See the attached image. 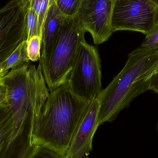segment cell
Here are the masks:
<instances>
[{
  "label": "cell",
  "instance_id": "6da1fadb",
  "mask_svg": "<svg viewBox=\"0 0 158 158\" xmlns=\"http://www.w3.org/2000/svg\"><path fill=\"white\" fill-rule=\"evenodd\" d=\"M0 83L6 88L16 142L27 144L32 141L34 127L50 94L40 66L37 68L29 63L11 69Z\"/></svg>",
  "mask_w": 158,
  "mask_h": 158
},
{
  "label": "cell",
  "instance_id": "7402d4cb",
  "mask_svg": "<svg viewBox=\"0 0 158 158\" xmlns=\"http://www.w3.org/2000/svg\"><path fill=\"white\" fill-rule=\"evenodd\" d=\"M155 26H158V7L156 15V20H155Z\"/></svg>",
  "mask_w": 158,
  "mask_h": 158
},
{
  "label": "cell",
  "instance_id": "5b68a950",
  "mask_svg": "<svg viewBox=\"0 0 158 158\" xmlns=\"http://www.w3.org/2000/svg\"><path fill=\"white\" fill-rule=\"evenodd\" d=\"M68 83L76 94L87 101L96 99L103 90L98 51L85 40L79 46Z\"/></svg>",
  "mask_w": 158,
  "mask_h": 158
},
{
  "label": "cell",
  "instance_id": "44dd1931",
  "mask_svg": "<svg viewBox=\"0 0 158 158\" xmlns=\"http://www.w3.org/2000/svg\"><path fill=\"white\" fill-rule=\"evenodd\" d=\"M91 151V150L90 149H86L74 158H89V155Z\"/></svg>",
  "mask_w": 158,
  "mask_h": 158
},
{
  "label": "cell",
  "instance_id": "e0dca14e",
  "mask_svg": "<svg viewBox=\"0 0 158 158\" xmlns=\"http://www.w3.org/2000/svg\"><path fill=\"white\" fill-rule=\"evenodd\" d=\"M28 41L31 37L39 36L41 38V33L39 27V20L37 14L29 4L28 9L27 19Z\"/></svg>",
  "mask_w": 158,
  "mask_h": 158
},
{
  "label": "cell",
  "instance_id": "7a4b0ae2",
  "mask_svg": "<svg viewBox=\"0 0 158 158\" xmlns=\"http://www.w3.org/2000/svg\"><path fill=\"white\" fill-rule=\"evenodd\" d=\"M90 101L76 94L68 83L50 92L34 127L32 144L66 156Z\"/></svg>",
  "mask_w": 158,
  "mask_h": 158
},
{
  "label": "cell",
  "instance_id": "7c38bea8",
  "mask_svg": "<svg viewBox=\"0 0 158 158\" xmlns=\"http://www.w3.org/2000/svg\"><path fill=\"white\" fill-rule=\"evenodd\" d=\"M27 41L20 44L11 55L0 64V80L11 69L19 68L30 63L27 52Z\"/></svg>",
  "mask_w": 158,
  "mask_h": 158
},
{
  "label": "cell",
  "instance_id": "8992f818",
  "mask_svg": "<svg viewBox=\"0 0 158 158\" xmlns=\"http://www.w3.org/2000/svg\"><path fill=\"white\" fill-rule=\"evenodd\" d=\"M29 0H10L0 9V64L28 40Z\"/></svg>",
  "mask_w": 158,
  "mask_h": 158
},
{
  "label": "cell",
  "instance_id": "277c9868",
  "mask_svg": "<svg viewBox=\"0 0 158 158\" xmlns=\"http://www.w3.org/2000/svg\"><path fill=\"white\" fill-rule=\"evenodd\" d=\"M85 30L77 17L65 18L43 77L50 92L68 82Z\"/></svg>",
  "mask_w": 158,
  "mask_h": 158
},
{
  "label": "cell",
  "instance_id": "52a82bcc",
  "mask_svg": "<svg viewBox=\"0 0 158 158\" xmlns=\"http://www.w3.org/2000/svg\"><path fill=\"white\" fill-rule=\"evenodd\" d=\"M158 7L151 0H115L112 31H131L147 35L155 25Z\"/></svg>",
  "mask_w": 158,
  "mask_h": 158
},
{
  "label": "cell",
  "instance_id": "3957f363",
  "mask_svg": "<svg viewBox=\"0 0 158 158\" xmlns=\"http://www.w3.org/2000/svg\"><path fill=\"white\" fill-rule=\"evenodd\" d=\"M157 72L158 48L139 47L129 54L124 67L97 98L99 126L114 121L134 98L150 90L151 78Z\"/></svg>",
  "mask_w": 158,
  "mask_h": 158
},
{
  "label": "cell",
  "instance_id": "8fae6325",
  "mask_svg": "<svg viewBox=\"0 0 158 158\" xmlns=\"http://www.w3.org/2000/svg\"><path fill=\"white\" fill-rule=\"evenodd\" d=\"M14 140L13 119L7 104L0 105V158H8Z\"/></svg>",
  "mask_w": 158,
  "mask_h": 158
},
{
  "label": "cell",
  "instance_id": "9c48e42d",
  "mask_svg": "<svg viewBox=\"0 0 158 158\" xmlns=\"http://www.w3.org/2000/svg\"><path fill=\"white\" fill-rule=\"evenodd\" d=\"M99 110L98 100L95 99L90 101L73 136L65 158H74L86 149L92 150L93 138L99 126Z\"/></svg>",
  "mask_w": 158,
  "mask_h": 158
},
{
  "label": "cell",
  "instance_id": "2e32d148",
  "mask_svg": "<svg viewBox=\"0 0 158 158\" xmlns=\"http://www.w3.org/2000/svg\"><path fill=\"white\" fill-rule=\"evenodd\" d=\"M28 158H65V156L40 144H33Z\"/></svg>",
  "mask_w": 158,
  "mask_h": 158
},
{
  "label": "cell",
  "instance_id": "4fadbf2b",
  "mask_svg": "<svg viewBox=\"0 0 158 158\" xmlns=\"http://www.w3.org/2000/svg\"><path fill=\"white\" fill-rule=\"evenodd\" d=\"M57 8L66 17L75 18L77 15L82 0H54Z\"/></svg>",
  "mask_w": 158,
  "mask_h": 158
},
{
  "label": "cell",
  "instance_id": "5bb4252c",
  "mask_svg": "<svg viewBox=\"0 0 158 158\" xmlns=\"http://www.w3.org/2000/svg\"><path fill=\"white\" fill-rule=\"evenodd\" d=\"M54 0H29V6L37 14L39 27L42 34L43 26L46 14Z\"/></svg>",
  "mask_w": 158,
  "mask_h": 158
},
{
  "label": "cell",
  "instance_id": "ffe728a7",
  "mask_svg": "<svg viewBox=\"0 0 158 158\" xmlns=\"http://www.w3.org/2000/svg\"><path fill=\"white\" fill-rule=\"evenodd\" d=\"M7 91L6 88L2 84L0 83V105L6 103Z\"/></svg>",
  "mask_w": 158,
  "mask_h": 158
},
{
  "label": "cell",
  "instance_id": "cb8c5ba5",
  "mask_svg": "<svg viewBox=\"0 0 158 158\" xmlns=\"http://www.w3.org/2000/svg\"><path fill=\"white\" fill-rule=\"evenodd\" d=\"M157 131H158V124H157Z\"/></svg>",
  "mask_w": 158,
  "mask_h": 158
},
{
  "label": "cell",
  "instance_id": "ac0fdd59",
  "mask_svg": "<svg viewBox=\"0 0 158 158\" xmlns=\"http://www.w3.org/2000/svg\"><path fill=\"white\" fill-rule=\"evenodd\" d=\"M147 49L158 48V26H154L151 31L146 35V38L140 46Z\"/></svg>",
  "mask_w": 158,
  "mask_h": 158
},
{
  "label": "cell",
  "instance_id": "30bf717a",
  "mask_svg": "<svg viewBox=\"0 0 158 158\" xmlns=\"http://www.w3.org/2000/svg\"><path fill=\"white\" fill-rule=\"evenodd\" d=\"M65 18L54 1L48 9L42 30L41 48L39 64L43 76L47 70L53 50Z\"/></svg>",
  "mask_w": 158,
  "mask_h": 158
},
{
  "label": "cell",
  "instance_id": "9a60e30c",
  "mask_svg": "<svg viewBox=\"0 0 158 158\" xmlns=\"http://www.w3.org/2000/svg\"><path fill=\"white\" fill-rule=\"evenodd\" d=\"M41 38L39 36L31 37L27 42V52L28 58L31 62H37L40 57Z\"/></svg>",
  "mask_w": 158,
  "mask_h": 158
},
{
  "label": "cell",
  "instance_id": "d6986e66",
  "mask_svg": "<svg viewBox=\"0 0 158 158\" xmlns=\"http://www.w3.org/2000/svg\"><path fill=\"white\" fill-rule=\"evenodd\" d=\"M150 90L156 93L158 95V72L152 77L150 81Z\"/></svg>",
  "mask_w": 158,
  "mask_h": 158
},
{
  "label": "cell",
  "instance_id": "603a6c76",
  "mask_svg": "<svg viewBox=\"0 0 158 158\" xmlns=\"http://www.w3.org/2000/svg\"><path fill=\"white\" fill-rule=\"evenodd\" d=\"M151 1H153L154 3L156 4L158 6V0H151Z\"/></svg>",
  "mask_w": 158,
  "mask_h": 158
},
{
  "label": "cell",
  "instance_id": "ba28073f",
  "mask_svg": "<svg viewBox=\"0 0 158 158\" xmlns=\"http://www.w3.org/2000/svg\"><path fill=\"white\" fill-rule=\"evenodd\" d=\"M115 0H82L77 17L94 43L106 41L112 33L111 18Z\"/></svg>",
  "mask_w": 158,
  "mask_h": 158
}]
</instances>
